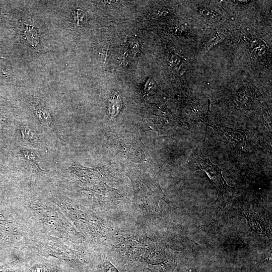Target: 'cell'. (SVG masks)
Segmentation results:
<instances>
[{
    "mask_svg": "<svg viewBox=\"0 0 272 272\" xmlns=\"http://www.w3.org/2000/svg\"><path fill=\"white\" fill-rule=\"evenodd\" d=\"M134 201L141 209L146 211L161 212L158 203L160 199L168 203V199L162 191L159 184L148 178L133 179Z\"/></svg>",
    "mask_w": 272,
    "mask_h": 272,
    "instance_id": "cell-1",
    "label": "cell"
},
{
    "mask_svg": "<svg viewBox=\"0 0 272 272\" xmlns=\"http://www.w3.org/2000/svg\"><path fill=\"white\" fill-rule=\"evenodd\" d=\"M34 111L37 118L43 127L52 129L54 128L52 119L46 109L41 106H37L34 108Z\"/></svg>",
    "mask_w": 272,
    "mask_h": 272,
    "instance_id": "cell-2",
    "label": "cell"
},
{
    "mask_svg": "<svg viewBox=\"0 0 272 272\" xmlns=\"http://www.w3.org/2000/svg\"><path fill=\"white\" fill-rule=\"evenodd\" d=\"M20 131L23 142L32 146H38L40 142V139L32 128L28 126H22Z\"/></svg>",
    "mask_w": 272,
    "mask_h": 272,
    "instance_id": "cell-3",
    "label": "cell"
},
{
    "mask_svg": "<svg viewBox=\"0 0 272 272\" xmlns=\"http://www.w3.org/2000/svg\"><path fill=\"white\" fill-rule=\"evenodd\" d=\"M21 153L23 157L27 161L39 168L38 164V158L34 150L22 148L21 149Z\"/></svg>",
    "mask_w": 272,
    "mask_h": 272,
    "instance_id": "cell-4",
    "label": "cell"
},
{
    "mask_svg": "<svg viewBox=\"0 0 272 272\" xmlns=\"http://www.w3.org/2000/svg\"><path fill=\"white\" fill-rule=\"evenodd\" d=\"M57 269L48 264H37L33 266L30 272H56Z\"/></svg>",
    "mask_w": 272,
    "mask_h": 272,
    "instance_id": "cell-5",
    "label": "cell"
},
{
    "mask_svg": "<svg viewBox=\"0 0 272 272\" xmlns=\"http://www.w3.org/2000/svg\"><path fill=\"white\" fill-rule=\"evenodd\" d=\"M184 59L176 54L173 53L169 61V64L172 67H179L183 62Z\"/></svg>",
    "mask_w": 272,
    "mask_h": 272,
    "instance_id": "cell-6",
    "label": "cell"
},
{
    "mask_svg": "<svg viewBox=\"0 0 272 272\" xmlns=\"http://www.w3.org/2000/svg\"><path fill=\"white\" fill-rule=\"evenodd\" d=\"M86 15L84 12L77 10L75 14V20L77 25H80L84 23Z\"/></svg>",
    "mask_w": 272,
    "mask_h": 272,
    "instance_id": "cell-7",
    "label": "cell"
},
{
    "mask_svg": "<svg viewBox=\"0 0 272 272\" xmlns=\"http://www.w3.org/2000/svg\"><path fill=\"white\" fill-rule=\"evenodd\" d=\"M140 44L137 38H133L131 39L129 43L130 49L134 52H137L140 50Z\"/></svg>",
    "mask_w": 272,
    "mask_h": 272,
    "instance_id": "cell-8",
    "label": "cell"
},
{
    "mask_svg": "<svg viewBox=\"0 0 272 272\" xmlns=\"http://www.w3.org/2000/svg\"><path fill=\"white\" fill-rule=\"evenodd\" d=\"M155 82L151 78H149L145 85L144 90L145 92H149L150 90L153 89L155 85Z\"/></svg>",
    "mask_w": 272,
    "mask_h": 272,
    "instance_id": "cell-9",
    "label": "cell"
},
{
    "mask_svg": "<svg viewBox=\"0 0 272 272\" xmlns=\"http://www.w3.org/2000/svg\"><path fill=\"white\" fill-rule=\"evenodd\" d=\"M13 266L12 263L0 266V272H13Z\"/></svg>",
    "mask_w": 272,
    "mask_h": 272,
    "instance_id": "cell-10",
    "label": "cell"
},
{
    "mask_svg": "<svg viewBox=\"0 0 272 272\" xmlns=\"http://www.w3.org/2000/svg\"><path fill=\"white\" fill-rule=\"evenodd\" d=\"M169 13V11L166 9H161L158 11L157 15L159 17L164 16Z\"/></svg>",
    "mask_w": 272,
    "mask_h": 272,
    "instance_id": "cell-11",
    "label": "cell"
},
{
    "mask_svg": "<svg viewBox=\"0 0 272 272\" xmlns=\"http://www.w3.org/2000/svg\"><path fill=\"white\" fill-rule=\"evenodd\" d=\"M187 272H191L190 270H188Z\"/></svg>",
    "mask_w": 272,
    "mask_h": 272,
    "instance_id": "cell-12",
    "label": "cell"
}]
</instances>
